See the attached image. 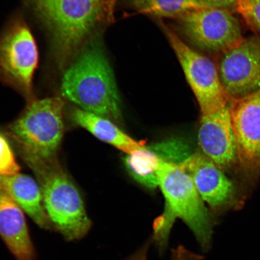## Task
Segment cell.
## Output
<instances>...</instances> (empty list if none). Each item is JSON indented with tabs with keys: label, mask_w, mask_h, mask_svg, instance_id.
Wrapping results in <instances>:
<instances>
[{
	"label": "cell",
	"mask_w": 260,
	"mask_h": 260,
	"mask_svg": "<svg viewBox=\"0 0 260 260\" xmlns=\"http://www.w3.org/2000/svg\"><path fill=\"white\" fill-rule=\"evenodd\" d=\"M50 34L64 70L107 18L111 0H26Z\"/></svg>",
	"instance_id": "6da1fadb"
},
{
	"label": "cell",
	"mask_w": 260,
	"mask_h": 260,
	"mask_svg": "<svg viewBox=\"0 0 260 260\" xmlns=\"http://www.w3.org/2000/svg\"><path fill=\"white\" fill-rule=\"evenodd\" d=\"M78 56L63 75L61 95L84 111L115 123L121 121L118 87L102 48L94 42Z\"/></svg>",
	"instance_id": "7a4b0ae2"
},
{
	"label": "cell",
	"mask_w": 260,
	"mask_h": 260,
	"mask_svg": "<svg viewBox=\"0 0 260 260\" xmlns=\"http://www.w3.org/2000/svg\"><path fill=\"white\" fill-rule=\"evenodd\" d=\"M158 187L165 199L164 213L154 223L153 239L160 251L167 246L175 220L180 219L204 249L210 246L213 226L204 201L191 178L181 167L161 159Z\"/></svg>",
	"instance_id": "3957f363"
},
{
	"label": "cell",
	"mask_w": 260,
	"mask_h": 260,
	"mask_svg": "<svg viewBox=\"0 0 260 260\" xmlns=\"http://www.w3.org/2000/svg\"><path fill=\"white\" fill-rule=\"evenodd\" d=\"M23 157L38 178L51 223L68 241L83 238L88 233L92 223L76 184L56 158Z\"/></svg>",
	"instance_id": "277c9868"
},
{
	"label": "cell",
	"mask_w": 260,
	"mask_h": 260,
	"mask_svg": "<svg viewBox=\"0 0 260 260\" xmlns=\"http://www.w3.org/2000/svg\"><path fill=\"white\" fill-rule=\"evenodd\" d=\"M63 101L52 97L29 102L9 132L23 156L53 160L64 132Z\"/></svg>",
	"instance_id": "5b68a950"
},
{
	"label": "cell",
	"mask_w": 260,
	"mask_h": 260,
	"mask_svg": "<svg viewBox=\"0 0 260 260\" xmlns=\"http://www.w3.org/2000/svg\"><path fill=\"white\" fill-rule=\"evenodd\" d=\"M38 63V49L30 29L22 19H15L0 36V79L31 102Z\"/></svg>",
	"instance_id": "8992f818"
},
{
	"label": "cell",
	"mask_w": 260,
	"mask_h": 260,
	"mask_svg": "<svg viewBox=\"0 0 260 260\" xmlns=\"http://www.w3.org/2000/svg\"><path fill=\"white\" fill-rule=\"evenodd\" d=\"M177 19L180 31L200 50L222 53L243 38L239 22L229 10L197 9Z\"/></svg>",
	"instance_id": "52a82bcc"
},
{
	"label": "cell",
	"mask_w": 260,
	"mask_h": 260,
	"mask_svg": "<svg viewBox=\"0 0 260 260\" xmlns=\"http://www.w3.org/2000/svg\"><path fill=\"white\" fill-rule=\"evenodd\" d=\"M165 31L201 113H213L226 106L231 99L223 89L218 68L212 60L188 46L170 28L165 27Z\"/></svg>",
	"instance_id": "ba28073f"
},
{
	"label": "cell",
	"mask_w": 260,
	"mask_h": 260,
	"mask_svg": "<svg viewBox=\"0 0 260 260\" xmlns=\"http://www.w3.org/2000/svg\"><path fill=\"white\" fill-rule=\"evenodd\" d=\"M218 71L230 99H239L260 89V38H243L223 52Z\"/></svg>",
	"instance_id": "9c48e42d"
},
{
	"label": "cell",
	"mask_w": 260,
	"mask_h": 260,
	"mask_svg": "<svg viewBox=\"0 0 260 260\" xmlns=\"http://www.w3.org/2000/svg\"><path fill=\"white\" fill-rule=\"evenodd\" d=\"M230 105L237 162L247 174H256L260 170V89L231 99Z\"/></svg>",
	"instance_id": "30bf717a"
},
{
	"label": "cell",
	"mask_w": 260,
	"mask_h": 260,
	"mask_svg": "<svg viewBox=\"0 0 260 260\" xmlns=\"http://www.w3.org/2000/svg\"><path fill=\"white\" fill-rule=\"evenodd\" d=\"M198 136L203 153L222 170L237 162L230 102L216 112L202 114Z\"/></svg>",
	"instance_id": "8fae6325"
},
{
	"label": "cell",
	"mask_w": 260,
	"mask_h": 260,
	"mask_svg": "<svg viewBox=\"0 0 260 260\" xmlns=\"http://www.w3.org/2000/svg\"><path fill=\"white\" fill-rule=\"evenodd\" d=\"M178 167L189 175L201 197L211 207H222L232 200L235 193L232 182L203 152H194Z\"/></svg>",
	"instance_id": "7c38bea8"
},
{
	"label": "cell",
	"mask_w": 260,
	"mask_h": 260,
	"mask_svg": "<svg viewBox=\"0 0 260 260\" xmlns=\"http://www.w3.org/2000/svg\"><path fill=\"white\" fill-rule=\"evenodd\" d=\"M0 237L16 260H35L23 210L3 190H0Z\"/></svg>",
	"instance_id": "4fadbf2b"
},
{
	"label": "cell",
	"mask_w": 260,
	"mask_h": 260,
	"mask_svg": "<svg viewBox=\"0 0 260 260\" xmlns=\"http://www.w3.org/2000/svg\"><path fill=\"white\" fill-rule=\"evenodd\" d=\"M3 190L14 198L21 209L37 225L51 229V223L45 211L40 184L27 175L18 174L3 177Z\"/></svg>",
	"instance_id": "5bb4252c"
},
{
	"label": "cell",
	"mask_w": 260,
	"mask_h": 260,
	"mask_svg": "<svg viewBox=\"0 0 260 260\" xmlns=\"http://www.w3.org/2000/svg\"><path fill=\"white\" fill-rule=\"evenodd\" d=\"M72 118L77 125L87 129L100 141L113 146L126 154L145 145L129 137L115 122L104 117L77 108L73 110Z\"/></svg>",
	"instance_id": "9a60e30c"
},
{
	"label": "cell",
	"mask_w": 260,
	"mask_h": 260,
	"mask_svg": "<svg viewBox=\"0 0 260 260\" xmlns=\"http://www.w3.org/2000/svg\"><path fill=\"white\" fill-rule=\"evenodd\" d=\"M161 159L149 147L144 145L124 158L126 170L138 183L150 188L158 187V170Z\"/></svg>",
	"instance_id": "2e32d148"
},
{
	"label": "cell",
	"mask_w": 260,
	"mask_h": 260,
	"mask_svg": "<svg viewBox=\"0 0 260 260\" xmlns=\"http://www.w3.org/2000/svg\"><path fill=\"white\" fill-rule=\"evenodd\" d=\"M133 7L143 14L158 17L176 18L202 8L197 0H131Z\"/></svg>",
	"instance_id": "e0dca14e"
},
{
	"label": "cell",
	"mask_w": 260,
	"mask_h": 260,
	"mask_svg": "<svg viewBox=\"0 0 260 260\" xmlns=\"http://www.w3.org/2000/svg\"><path fill=\"white\" fill-rule=\"evenodd\" d=\"M162 160L180 166L193 153L183 140L170 139L149 146Z\"/></svg>",
	"instance_id": "ac0fdd59"
},
{
	"label": "cell",
	"mask_w": 260,
	"mask_h": 260,
	"mask_svg": "<svg viewBox=\"0 0 260 260\" xmlns=\"http://www.w3.org/2000/svg\"><path fill=\"white\" fill-rule=\"evenodd\" d=\"M235 9L260 38V0H240Z\"/></svg>",
	"instance_id": "d6986e66"
},
{
	"label": "cell",
	"mask_w": 260,
	"mask_h": 260,
	"mask_svg": "<svg viewBox=\"0 0 260 260\" xmlns=\"http://www.w3.org/2000/svg\"><path fill=\"white\" fill-rule=\"evenodd\" d=\"M20 171L21 168L16 161L11 146L6 139L0 135V175L14 176Z\"/></svg>",
	"instance_id": "ffe728a7"
},
{
	"label": "cell",
	"mask_w": 260,
	"mask_h": 260,
	"mask_svg": "<svg viewBox=\"0 0 260 260\" xmlns=\"http://www.w3.org/2000/svg\"><path fill=\"white\" fill-rule=\"evenodd\" d=\"M202 8L229 10L236 8L240 0H197Z\"/></svg>",
	"instance_id": "44dd1931"
},
{
	"label": "cell",
	"mask_w": 260,
	"mask_h": 260,
	"mask_svg": "<svg viewBox=\"0 0 260 260\" xmlns=\"http://www.w3.org/2000/svg\"><path fill=\"white\" fill-rule=\"evenodd\" d=\"M203 256L179 245L172 251L171 260H202Z\"/></svg>",
	"instance_id": "7402d4cb"
},
{
	"label": "cell",
	"mask_w": 260,
	"mask_h": 260,
	"mask_svg": "<svg viewBox=\"0 0 260 260\" xmlns=\"http://www.w3.org/2000/svg\"><path fill=\"white\" fill-rule=\"evenodd\" d=\"M148 248L149 244L146 243V245L142 247L139 251L135 252L134 254L126 260H147L146 259V257H147Z\"/></svg>",
	"instance_id": "603a6c76"
},
{
	"label": "cell",
	"mask_w": 260,
	"mask_h": 260,
	"mask_svg": "<svg viewBox=\"0 0 260 260\" xmlns=\"http://www.w3.org/2000/svg\"><path fill=\"white\" fill-rule=\"evenodd\" d=\"M3 177L0 175V190H3Z\"/></svg>",
	"instance_id": "cb8c5ba5"
}]
</instances>
